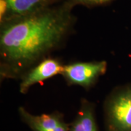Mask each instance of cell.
I'll use <instances>...</instances> for the list:
<instances>
[{"mask_svg":"<svg viewBox=\"0 0 131 131\" xmlns=\"http://www.w3.org/2000/svg\"><path fill=\"white\" fill-rule=\"evenodd\" d=\"M74 7L63 1L31 14L0 24V77L20 80L61 49L74 31Z\"/></svg>","mask_w":131,"mask_h":131,"instance_id":"obj_1","label":"cell"},{"mask_svg":"<svg viewBox=\"0 0 131 131\" xmlns=\"http://www.w3.org/2000/svg\"><path fill=\"white\" fill-rule=\"evenodd\" d=\"M105 131H131V82L115 87L103 102Z\"/></svg>","mask_w":131,"mask_h":131,"instance_id":"obj_2","label":"cell"},{"mask_svg":"<svg viewBox=\"0 0 131 131\" xmlns=\"http://www.w3.org/2000/svg\"><path fill=\"white\" fill-rule=\"evenodd\" d=\"M107 66L106 61L74 62L64 65L61 75L69 85H79L88 90L106 74Z\"/></svg>","mask_w":131,"mask_h":131,"instance_id":"obj_3","label":"cell"},{"mask_svg":"<svg viewBox=\"0 0 131 131\" xmlns=\"http://www.w3.org/2000/svg\"><path fill=\"white\" fill-rule=\"evenodd\" d=\"M64 65L60 59L51 56L42 60L19 80L20 81L19 84L20 93L26 94L33 85L57 75H61Z\"/></svg>","mask_w":131,"mask_h":131,"instance_id":"obj_4","label":"cell"},{"mask_svg":"<svg viewBox=\"0 0 131 131\" xmlns=\"http://www.w3.org/2000/svg\"><path fill=\"white\" fill-rule=\"evenodd\" d=\"M64 0H0V24L61 3Z\"/></svg>","mask_w":131,"mask_h":131,"instance_id":"obj_5","label":"cell"},{"mask_svg":"<svg viewBox=\"0 0 131 131\" xmlns=\"http://www.w3.org/2000/svg\"><path fill=\"white\" fill-rule=\"evenodd\" d=\"M18 112L21 120L33 131H51L64 122L63 115L58 111L50 114L34 115L23 106H20Z\"/></svg>","mask_w":131,"mask_h":131,"instance_id":"obj_6","label":"cell"},{"mask_svg":"<svg viewBox=\"0 0 131 131\" xmlns=\"http://www.w3.org/2000/svg\"><path fill=\"white\" fill-rule=\"evenodd\" d=\"M69 125L70 131H98L95 118V104L86 98H82L79 111Z\"/></svg>","mask_w":131,"mask_h":131,"instance_id":"obj_7","label":"cell"},{"mask_svg":"<svg viewBox=\"0 0 131 131\" xmlns=\"http://www.w3.org/2000/svg\"><path fill=\"white\" fill-rule=\"evenodd\" d=\"M113 0H65L68 4L75 7L76 6H84L86 7H94L106 5Z\"/></svg>","mask_w":131,"mask_h":131,"instance_id":"obj_8","label":"cell"},{"mask_svg":"<svg viewBox=\"0 0 131 131\" xmlns=\"http://www.w3.org/2000/svg\"><path fill=\"white\" fill-rule=\"evenodd\" d=\"M51 131H70V125L67 124L64 121L62 122L59 126H58L56 128H55L54 130Z\"/></svg>","mask_w":131,"mask_h":131,"instance_id":"obj_9","label":"cell"}]
</instances>
